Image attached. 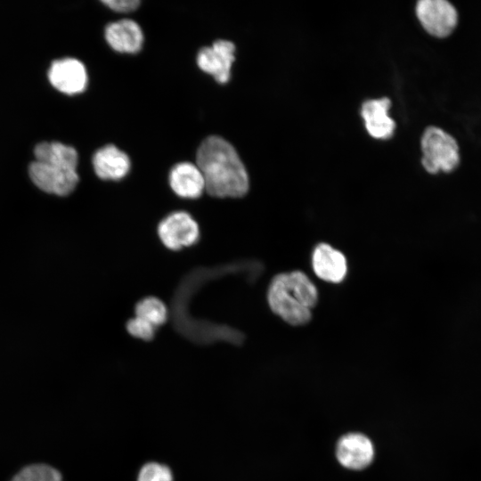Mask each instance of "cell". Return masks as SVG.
I'll return each instance as SVG.
<instances>
[{
    "instance_id": "7",
    "label": "cell",
    "mask_w": 481,
    "mask_h": 481,
    "mask_svg": "<svg viewBox=\"0 0 481 481\" xmlns=\"http://www.w3.org/2000/svg\"><path fill=\"white\" fill-rule=\"evenodd\" d=\"M336 456L346 469L361 470L368 467L374 458V446L371 439L361 433H349L339 438Z\"/></svg>"
},
{
    "instance_id": "18",
    "label": "cell",
    "mask_w": 481,
    "mask_h": 481,
    "mask_svg": "<svg viewBox=\"0 0 481 481\" xmlns=\"http://www.w3.org/2000/svg\"><path fill=\"white\" fill-rule=\"evenodd\" d=\"M137 481H174L170 468L159 462H148L139 470Z\"/></svg>"
},
{
    "instance_id": "10",
    "label": "cell",
    "mask_w": 481,
    "mask_h": 481,
    "mask_svg": "<svg viewBox=\"0 0 481 481\" xmlns=\"http://www.w3.org/2000/svg\"><path fill=\"white\" fill-rule=\"evenodd\" d=\"M312 267L318 278L331 283H340L347 273L345 255L324 242L317 244L314 249Z\"/></svg>"
},
{
    "instance_id": "13",
    "label": "cell",
    "mask_w": 481,
    "mask_h": 481,
    "mask_svg": "<svg viewBox=\"0 0 481 481\" xmlns=\"http://www.w3.org/2000/svg\"><path fill=\"white\" fill-rule=\"evenodd\" d=\"M105 37L109 45L119 53H137L143 43L140 26L128 19L110 23L105 29Z\"/></svg>"
},
{
    "instance_id": "15",
    "label": "cell",
    "mask_w": 481,
    "mask_h": 481,
    "mask_svg": "<svg viewBox=\"0 0 481 481\" xmlns=\"http://www.w3.org/2000/svg\"><path fill=\"white\" fill-rule=\"evenodd\" d=\"M289 287L295 292L299 301L307 308H314L319 299L318 290L314 282L302 271L283 273Z\"/></svg>"
},
{
    "instance_id": "9",
    "label": "cell",
    "mask_w": 481,
    "mask_h": 481,
    "mask_svg": "<svg viewBox=\"0 0 481 481\" xmlns=\"http://www.w3.org/2000/svg\"><path fill=\"white\" fill-rule=\"evenodd\" d=\"M51 84L61 93L75 94L83 92L87 85V73L84 64L74 58L53 61L48 71Z\"/></svg>"
},
{
    "instance_id": "4",
    "label": "cell",
    "mask_w": 481,
    "mask_h": 481,
    "mask_svg": "<svg viewBox=\"0 0 481 481\" xmlns=\"http://www.w3.org/2000/svg\"><path fill=\"white\" fill-rule=\"evenodd\" d=\"M267 302L273 313L290 325H304L312 318L311 309L306 307L288 286L283 273L272 279L267 290Z\"/></svg>"
},
{
    "instance_id": "5",
    "label": "cell",
    "mask_w": 481,
    "mask_h": 481,
    "mask_svg": "<svg viewBox=\"0 0 481 481\" xmlns=\"http://www.w3.org/2000/svg\"><path fill=\"white\" fill-rule=\"evenodd\" d=\"M157 232L162 244L171 250L192 246L200 235L197 221L185 211H175L166 216L159 223Z\"/></svg>"
},
{
    "instance_id": "6",
    "label": "cell",
    "mask_w": 481,
    "mask_h": 481,
    "mask_svg": "<svg viewBox=\"0 0 481 481\" xmlns=\"http://www.w3.org/2000/svg\"><path fill=\"white\" fill-rule=\"evenodd\" d=\"M416 15L425 30L436 37L449 36L458 23L455 7L446 0H420Z\"/></svg>"
},
{
    "instance_id": "14",
    "label": "cell",
    "mask_w": 481,
    "mask_h": 481,
    "mask_svg": "<svg viewBox=\"0 0 481 481\" xmlns=\"http://www.w3.org/2000/svg\"><path fill=\"white\" fill-rule=\"evenodd\" d=\"M390 100L381 98L366 101L362 107V116L368 133L377 139H387L395 128V121L388 116Z\"/></svg>"
},
{
    "instance_id": "1",
    "label": "cell",
    "mask_w": 481,
    "mask_h": 481,
    "mask_svg": "<svg viewBox=\"0 0 481 481\" xmlns=\"http://www.w3.org/2000/svg\"><path fill=\"white\" fill-rule=\"evenodd\" d=\"M196 165L213 197L240 198L249 187L247 170L232 145L219 136H209L200 146Z\"/></svg>"
},
{
    "instance_id": "12",
    "label": "cell",
    "mask_w": 481,
    "mask_h": 481,
    "mask_svg": "<svg viewBox=\"0 0 481 481\" xmlns=\"http://www.w3.org/2000/svg\"><path fill=\"white\" fill-rule=\"evenodd\" d=\"M95 174L103 180H120L130 170L129 157L113 144L99 149L94 155Z\"/></svg>"
},
{
    "instance_id": "2",
    "label": "cell",
    "mask_w": 481,
    "mask_h": 481,
    "mask_svg": "<svg viewBox=\"0 0 481 481\" xmlns=\"http://www.w3.org/2000/svg\"><path fill=\"white\" fill-rule=\"evenodd\" d=\"M36 160L29 166L32 182L42 191L58 196L73 192L78 183V156L76 150L57 142L38 143Z\"/></svg>"
},
{
    "instance_id": "17",
    "label": "cell",
    "mask_w": 481,
    "mask_h": 481,
    "mask_svg": "<svg viewBox=\"0 0 481 481\" xmlns=\"http://www.w3.org/2000/svg\"><path fill=\"white\" fill-rule=\"evenodd\" d=\"M11 481H62V476L48 464L35 463L21 469Z\"/></svg>"
},
{
    "instance_id": "11",
    "label": "cell",
    "mask_w": 481,
    "mask_h": 481,
    "mask_svg": "<svg viewBox=\"0 0 481 481\" xmlns=\"http://www.w3.org/2000/svg\"><path fill=\"white\" fill-rule=\"evenodd\" d=\"M172 191L183 199H198L205 190V180L197 165L190 162L178 163L169 174Z\"/></svg>"
},
{
    "instance_id": "16",
    "label": "cell",
    "mask_w": 481,
    "mask_h": 481,
    "mask_svg": "<svg viewBox=\"0 0 481 481\" xmlns=\"http://www.w3.org/2000/svg\"><path fill=\"white\" fill-rule=\"evenodd\" d=\"M135 316L153 325L156 329L167 320V308L164 302L155 297H147L140 300L135 308Z\"/></svg>"
},
{
    "instance_id": "19",
    "label": "cell",
    "mask_w": 481,
    "mask_h": 481,
    "mask_svg": "<svg viewBox=\"0 0 481 481\" xmlns=\"http://www.w3.org/2000/svg\"><path fill=\"white\" fill-rule=\"evenodd\" d=\"M126 328L132 337L144 341L151 340L157 330L153 325L135 315L128 320Z\"/></svg>"
},
{
    "instance_id": "8",
    "label": "cell",
    "mask_w": 481,
    "mask_h": 481,
    "mask_svg": "<svg viewBox=\"0 0 481 481\" xmlns=\"http://www.w3.org/2000/svg\"><path fill=\"white\" fill-rule=\"evenodd\" d=\"M234 45L228 40H217L211 46L203 47L197 56V64L203 71L212 75L221 84L230 79L234 61Z\"/></svg>"
},
{
    "instance_id": "3",
    "label": "cell",
    "mask_w": 481,
    "mask_h": 481,
    "mask_svg": "<svg viewBox=\"0 0 481 481\" xmlns=\"http://www.w3.org/2000/svg\"><path fill=\"white\" fill-rule=\"evenodd\" d=\"M423 167L430 174L449 173L460 163V149L456 140L442 128L428 126L420 142Z\"/></svg>"
},
{
    "instance_id": "20",
    "label": "cell",
    "mask_w": 481,
    "mask_h": 481,
    "mask_svg": "<svg viewBox=\"0 0 481 481\" xmlns=\"http://www.w3.org/2000/svg\"><path fill=\"white\" fill-rule=\"evenodd\" d=\"M102 3L110 9L119 12H132L140 4L139 0H104Z\"/></svg>"
}]
</instances>
